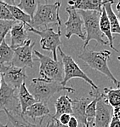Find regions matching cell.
I'll use <instances>...</instances> for the list:
<instances>
[{"label": "cell", "instance_id": "obj_1", "mask_svg": "<svg viewBox=\"0 0 120 127\" xmlns=\"http://www.w3.org/2000/svg\"><path fill=\"white\" fill-rule=\"evenodd\" d=\"M27 89L37 101L44 103H47L48 101L55 94L60 91H66L67 92H75V90L73 88L64 86L61 83L48 81L41 78L32 79L29 83Z\"/></svg>", "mask_w": 120, "mask_h": 127}, {"label": "cell", "instance_id": "obj_2", "mask_svg": "<svg viewBox=\"0 0 120 127\" xmlns=\"http://www.w3.org/2000/svg\"><path fill=\"white\" fill-rule=\"evenodd\" d=\"M111 52L109 50H101V51H94L89 49H83L82 52L78 55V58L84 61L88 66H90L92 69L101 73L103 75L107 77L113 82V84L119 88V82L113 76L111 70L108 67V60L111 56Z\"/></svg>", "mask_w": 120, "mask_h": 127}, {"label": "cell", "instance_id": "obj_3", "mask_svg": "<svg viewBox=\"0 0 120 127\" xmlns=\"http://www.w3.org/2000/svg\"><path fill=\"white\" fill-rule=\"evenodd\" d=\"M60 7L61 3L59 2H55L52 4L38 2V9L28 26L35 29L41 27L48 28L49 24H55L58 27H61V21L60 18Z\"/></svg>", "mask_w": 120, "mask_h": 127}, {"label": "cell", "instance_id": "obj_4", "mask_svg": "<svg viewBox=\"0 0 120 127\" xmlns=\"http://www.w3.org/2000/svg\"><path fill=\"white\" fill-rule=\"evenodd\" d=\"M78 11L84 20L85 33H86V39L84 41L83 49H86L89 43L91 40H95L100 44H105V45L109 44L107 39L104 38V35L100 29V19L101 12L84 10Z\"/></svg>", "mask_w": 120, "mask_h": 127}, {"label": "cell", "instance_id": "obj_5", "mask_svg": "<svg viewBox=\"0 0 120 127\" xmlns=\"http://www.w3.org/2000/svg\"><path fill=\"white\" fill-rule=\"evenodd\" d=\"M33 54L39 61L40 78L48 81H55L62 83L64 79V67L62 62L55 61L53 58L34 50Z\"/></svg>", "mask_w": 120, "mask_h": 127}, {"label": "cell", "instance_id": "obj_6", "mask_svg": "<svg viewBox=\"0 0 120 127\" xmlns=\"http://www.w3.org/2000/svg\"><path fill=\"white\" fill-rule=\"evenodd\" d=\"M26 30L27 32H33L38 36H40V44L43 50H47V51L52 52L53 55V59L55 61L57 60V50L60 48L61 44V27H58V30L55 32L52 27H48L44 28L43 30H38L33 27L26 26Z\"/></svg>", "mask_w": 120, "mask_h": 127}, {"label": "cell", "instance_id": "obj_7", "mask_svg": "<svg viewBox=\"0 0 120 127\" xmlns=\"http://www.w3.org/2000/svg\"><path fill=\"white\" fill-rule=\"evenodd\" d=\"M58 50H59V53L61 55V60H62L61 62L63 63L64 67V79L61 85H64V86H67L66 85L70 79H74V78H79V79H84L89 85H91V87L94 88V89H99L97 85L79 67V66L77 64V62H75L72 56L64 53L61 48H59Z\"/></svg>", "mask_w": 120, "mask_h": 127}, {"label": "cell", "instance_id": "obj_8", "mask_svg": "<svg viewBox=\"0 0 120 127\" xmlns=\"http://www.w3.org/2000/svg\"><path fill=\"white\" fill-rule=\"evenodd\" d=\"M15 91L16 90L7 85L3 78L0 87V111L7 110L12 114H21L20 101Z\"/></svg>", "mask_w": 120, "mask_h": 127}, {"label": "cell", "instance_id": "obj_9", "mask_svg": "<svg viewBox=\"0 0 120 127\" xmlns=\"http://www.w3.org/2000/svg\"><path fill=\"white\" fill-rule=\"evenodd\" d=\"M90 91L96 94L98 97L95 127H109L113 115V107L108 104L105 98V95L100 92L99 89L92 88Z\"/></svg>", "mask_w": 120, "mask_h": 127}, {"label": "cell", "instance_id": "obj_10", "mask_svg": "<svg viewBox=\"0 0 120 127\" xmlns=\"http://www.w3.org/2000/svg\"><path fill=\"white\" fill-rule=\"evenodd\" d=\"M66 11L68 14V19L65 22L66 38L69 39L72 35H76L83 41H85L86 33L83 30L84 23L81 15L78 10L72 9L70 6L66 8Z\"/></svg>", "mask_w": 120, "mask_h": 127}, {"label": "cell", "instance_id": "obj_11", "mask_svg": "<svg viewBox=\"0 0 120 127\" xmlns=\"http://www.w3.org/2000/svg\"><path fill=\"white\" fill-rule=\"evenodd\" d=\"M0 73L5 83L15 90L20 89L26 79V68L13 65H0Z\"/></svg>", "mask_w": 120, "mask_h": 127}, {"label": "cell", "instance_id": "obj_12", "mask_svg": "<svg viewBox=\"0 0 120 127\" xmlns=\"http://www.w3.org/2000/svg\"><path fill=\"white\" fill-rule=\"evenodd\" d=\"M34 45H35V42H32L31 39H28L22 46L15 49L14 59L10 65L24 68L33 67L32 50Z\"/></svg>", "mask_w": 120, "mask_h": 127}, {"label": "cell", "instance_id": "obj_13", "mask_svg": "<svg viewBox=\"0 0 120 127\" xmlns=\"http://www.w3.org/2000/svg\"><path fill=\"white\" fill-rule=\"evenodd\" d=\"M10 47L15 50L20 46H22L28 40V34L26 26L21 22H16L10 30Z\"/></svg>", "mask_w": 120, "mask_h": 127}, {"label": "cell", "instance_id": "obj_14", "mask_svg": "<svg viewBox=\"0 0 120 127\" xmlns=\"http://www.w3.org/2000/svg\"><path fill=\"white\" fill-rule=\"evenodd\" d=\"M107 1L102 0H78V1H69L68 5L76 10L84 11H98L101 12L103 5Z\"/></svg>", "mask_w": 120, "mask_h": 127}, {"label": "cell", "instance_id": "obj_15", "mask_svg": "<svg viewBox=\"0 0 120 127\" xmlns=\"http://www.w3.org/2000/svg\"><path fill=\"white\" fill-rule=\"evenodd\" d=\"M90 98L84 97V98L72 100V116L78 120V123L82 124L83 127L87 126V120L85 116L86 107L90 103Z\"/></svg>", "mask_w": 120, "mask_h": 127}, {"label": "cell", "instance_id": "obj_16", "mask_svg": "<svg viewBox=\"0 0 120 127\" xmlns=\"http://www.w3.org/2000/svg\"><path fill=\"white\" fill-rule=\"evenodd\" d=\"M50 114L49 108L48 107L47 103L44 102H36L31 107H29L26 111L22 115L23 116H26L29 118L35 120L36 119H43L45 116Z\"/></svg>", "mask_w": 120, "mask_h": 127}, {"label": "cell", "instance_id": "obj_17", "mask_svg": "<svg viewBox=\"0 0 120 127\" xmlns=\"http://www.w3.org/2000/svg\"><path fill=\"white\" fill-rule=\"evenodd\" d=\"M55 113L53 115L54 118L59 119L62 114H71L72 115V99L68 95H61L56 99L55 102Z\"/></svg>", "mask_w": 120, "mask_h": 127}, {"label": "cell", "instance_id": "obj_18", "mask_svg": "<svg viewBox=\"0 0 120 127\" xmlns=\"http://www.w3.org/2000/svg\"><path fill=\"white\" fill-rule=\"evenodd\" d=\"M100 29L101 31V32L103 33L104 36L106 38L108 43H109V46L112 50H113L114 51L119 52V50L114 47L113 45V35L111 31V25H110V21L108 19L107 14L106 12L105 8H102V11H101V15H100Z\"/></svg>", "mask_w": 120, "mask_h": 127}, {"label": "cell", "instance_id": "obj_19", "mask_svg": "<svg viewBox=\"0 0 120 127\" xmlns=\"http://www.w3.org/2000/svg\"><path fill=\"white\" fill-rule=\"evenodd\" d=\"M18 99L21 105V114H24L29 107L33 105L34 103L38 102L36 101V99L33 97V95L28 91L27 86H26V85L25 83H23L20 87V89H19Z\"/></svg>", "mask_w": 120, "mask_h": 127}, {"label": "cell", "instance_id": "obj_20", "mask_svg": "<svg viewBox=\"0 0 120 127\" xmlns=\"http://www.w3.org/2000/svg\"><path fill=\"white\" fill-rule=\"evenodd\" d=\"M5 114L7 115V118L9 120V122L13 125L14 127H43V120H40L39 123L38 124H32L30 123L29 121L25 118V116H23L22 114H12V113L9 112V111L5 110Z\"/></svg>", "mask_w": 120, "mask_h": 127}, {"label": "cell", "instance_id": "obj_21", "mask_svg": "<svg viewBox=\"0 0 120 127\" xmlns=\"http://www.w3.org/2000/svg\"><path fill=\"white\" fill-rule=\"evenodd\" d=\"M89 94H90V96L93 97V100L90 101V103L86 107V112H85V116H86L87 120L86 127H95V120H96V106H97L98 97L91 91L89 92Z\"/></svg>", "mask_w": 120, "mask_h": 127}, {"label": "cell", "instance_id": "obj_22", "mask_svg": "<svg viewBox=\"0 0 120 127\" xmlns=\"http://www.w3.org/2000/svg\"><path fill=\"white\" fill-rule=\"evenodd\" d=\"M114 3V1H107L103 7L105 8L106 12L107 14L108 19L110 21V25H111V31L112 33L113 34H119L120 35V24L119 21L118 20V17L116 14L113 12V9L112 6Z\"/></svg>", "mask_w": 120, "mask_h": 127}, {"label": "cell", "instance_id": "obj_23", "mask_svg": "<svg viewBox=\"0 0 120 127\" xmlns=\"http://www.w3.org/2000/svg\"><path fill=\"white\" fill-rule=\"evenodd\" d=\"M5 4V6L8 8L9 11H10L11 15H12L13 18L15 19V21L17 22H21L23 24H25L26 26L30 25L31 21H32V18L29 16L28 15H26L25 12H23L22 10L14 4H9L7 2H3Z\"/></svg>", "mask_w": 120, "mask_h": 127}, {"label": "cell", "instance_id": "obj_24", "mask_svg": "<svg viewBox=\"0 0 120 127\" xmlns=\"http://www.w3.org/2000/svg\"><path fill=\"white\" fill-rule=\"evenodd\" d=\"M15 51L10 46L3 40L0 45V65H10L14 59Z\"/></svg>", "mask_w": 120, "mask_h": 127}, {"label": "cell", "instance_id": "obj_25", "mask_svg": "<svg viewBox=\"0 0 120 127\" xmlns=\"http://www.w3.org/2000/svg\"><path fill=\"white\" fill-rule=\"evenodd\" d=\"M12 3L14 5H16L18 8H20L23 12L28 15L32 19L33 18L38 6V2L35 0H21L19 3L12 1Z\"/></svg>", "mask_w": 120, "mask_h": 127}, {"label": "cell", "instance_id": "obj_26", "mask_svg": "<svg viewBox=\"0 0 120 127\" xmlns=\"http://www.w3.org/2000/svg\"><path fill=\"white\" fill-rule=\"evenodd\" d=\"M104 95L106 101L113 108L120 106V87L117 89L104 88Z\"/></svg>", "mask_w": 120, "mask_h": 127}, {"label": "cell", "instance_id": "obj_27", "mask_svg": "<svg viewBox=\"0 0 120 127\" xmlns=\"http://www.w3.org/2000/svg\"><path fill=\"white\" fill-rule=\"evenodd\" d=\"M17 21H1L0 20V45L3 43V40H5V37L10 32L11 28Z\"/></svg>", "mask_w": 120, "mask_h": 127}, {"label": "cell", "instance_id": "obj_28", "mask_svg": "<svg viewBox=\"0 0 120 127\" xmlns=\"http://www.w3.org/2000/svg\"><path fill=\"white\" fill-rule=\"evenodd\" d=\"M0 20L1 21H15L13 18L10 11L5 6L3 1H0Z\"/></svg>", "mask_w": 120, "mask_h": 127}, {"label": "cell", "instance_id": "obj_29", "mask_svg": "<svg viewBox=\"0 0 120 127\" xmlns=\"http://www.w3.org/2000/svg\"><path fill=\"white\" fill-rule=\"evenodd\" d=\"M45 127H68V126H65V125H62L61 122H60L58 119H55L52 116L51 120L47 123V125L45 126Z\"/></svg>", "mask_w": 120, "mask_h": 127}, {"label": "cell", "instance_id": "obj_30", "mask_svg": "<svg viewBox=\"0 0 120 127\" xmlns=\"http://www.w3.org/2000/svg\"><path fill=\"white\" fill-rule=\"evenodd\" d=\"M72 115L71 114H62L61 116H60V118L58 119L60 122L61 123L62 125H65V126H67L70 121Z\"/></svg>", "mask_w": 120, "mask_h": 127}, {"label": "cell", "instance_id": "obj_31", "mask_svg": "<svg viewBox=\"0 0 120 127\" xmlns=\"http://www.w3.org/2000/svg\"><path fill=\"white\" fill-rule=\"evenodd\" d=\"M109 127H120V120L116 115H113Z\"/></svg>", "mask_w": 120, "mask_h": 127}, {"label": "cell", "instance_id": "obj_32", "mask_svg": "<svg viewBox=\"0 0 120 127\" xmlns=\"http://www.w3.org/2000/svg\"><path fill=\"white\" fill-rule=\"evenodd\" d=\"M68 127H78V121L75 118L74 116L72 115L71 119H70V121H69L68 125H67Z\"/></svg>", "mask_w": 120, "mask_h": 127}, {"label": "cell", "instance_id": "obj_33", "mask_svg": "<svg viewBox=\"0 0 120 127\" xmlns=\"http://www.w3.org/2000/svg\"><path fill=\"white\" fill-rule=\"evenodd\" d=\"M116 10H117V14H116V15H117L118 20H119V24H120V1L117 3V5H116Z\"/></svg>", "mask_w": 120, "mask_h": 127}, {"label": "cell", "instance_id": "obj_34", "mask_svg": "<svg viewBox=\"0 0 120 127\" xmlns=\"http://www.w3.org/2000/svg\"><path fill=\"white\" fill-rule=\"evenodd\" d=\"M113 114L116 115L120 120V106L116 107V108H113Z\"/></svg>", "mask_w": 120, "mask_h": 127}, {"label": "cell", "instance_id": "obj_35", "mask_svg": "<svg viewBox=\"0 0 120 127\" xmlns=\"http://www.w3.org/2000/svg\"><path fill=\"white\" fill-rule=\"evenodd\" d=\"M2 79H3V76L0 73V87H1V85H2Z\"/></svg>", "mask_w": 120, "mask_h": 127}, {"label": "cell", "instance_id": "obj_36", "mask_svg": "<svg viewBox=\"0 0 120 127\" xmlns=\"http://www.w3.org/2000/svg\"><path fill=\"white\" fill-rule=\"evenodd\" d=\"M6 126H7V125H5V126H3V125L2 124L1 122H0V127H6Z\"/></svg>", "mask_w": 120, "mask_h": 127}, {"label": "cell", "instance_id": "obj_37", "mask_svg": "<svg viewBox=\"0 0 120 127\" xmlns=\"http://www.w3.org/2000/svg\"><path fill=\"white\" fill-rule=\"evenodd\" d=\"M118 60H119V62H120V56H119V57H118Z\"/></svg>", "mask_w": 120, "mask_h": 127}, {"label": "cell", "instance_id": "obj_38", "mask_svg": "<svg viewBox=\"0 0 120 127\" xmlns=\"http://www.w3.org/2000/svg\"><path fill=\"white\" fill-rule=\"evenodd\" d=\"M6 127H8V125H7V126H6Z\"/></svg>", "mask_w": 120, "mask_h": 127}]
</instances>
